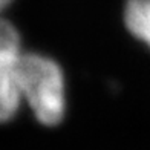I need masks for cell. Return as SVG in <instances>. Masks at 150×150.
<instances>
[{"instance_id": "cell-4", "label": "cell", "mask_w": 150, "mask_h": 150, "mask_svg": "<svg viewBox=\"0 0 150 150\" xmlns=\"http://www.w3.org/2000/svg\"><path fill=\"white\" fill-rule=\"evenodd\" d=\"M11 2H12V0H0V11H3Z\"/></svg>"}, {"instance_id": "cell-3", "label": "cell", "mask_w": 150, "mask_h": 150, "mask_svg": "<svg viewBox=\"0 0 150 150\" xmlns=\"http://www.w3.org/2000/svg\"><path fill=\"white\" fill-rule=\"evenodd\" d=\"M124 23L132 35L150 46V0H127Z\"/></svg>"}, {"instance_id": "cell-1", "label": "cell", "mask_w": 150, "mask_h": 150, "mask_svg": "<svg viewBox=\"0 0 150 150\" xmlns=\"http://www.w3.org/2000/svg\"><path fill=\"white\" fill-rule=\"evenodd\" d=\"M18 89L35 118L57 126L64 115V78L58 63L40 54L23 52L18 66Z\"/></svg>"}, {"instance_id": "cell-2", "label": "cell", "mask_w": 150, "mask_h": 150, "mask_svg": "<svg viewBox=\"0 0 150 150\" xmlns=\"http://www.w3.org/2000/svg\"><path fill=\"white\" fill-rule=\"evenodd\" d=\"M20 37L8 20L0 18V122L9 121L18 110V66L22 58Z\"/></svg>"}]
</instances>
